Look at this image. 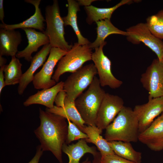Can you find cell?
<instances>
[{"instance_id":"2","label":"cell","mask_w":163,"mask_h":163,"mask_svg":"<svg viewBox=\"0 0 163 163\" xmlns=\"http://www.w3.org/2000/svg\"><path fill=\"white\" fill-rule=\"evenodd\" d=\"M104 139L113 141L136 142L139 134L137 116L130 107L124 106L105 129Z\"/></svg>"},{"instance_id":"16","label":"cell","mask_w":163,"mask_h":163,"mask_svg":"<svg viewBox=\"0 0 163 163\" xmlns=\"http://www.w3.org/2000/svg\"><path fill=\"white\" fill-rule=\"evenodd\" d=\"M41 0H25V2L31 4L35 8L34 14L29 18L22 22L13 24H8L5 23L0 24V28L8 30H15L17 29L32 28L39 30L44 33V24L45 20L43 16L39 5Z\"/></svg>"},{"instance_id":"31","label":"cell","mask_w":163,"mask_h":163,"mask_svg":"<svg viewBox=\"0 0 163 163\" xmlns=\"http://www.w3.org/2000/svg\"><path fill=\"white\" fill-rule=\"evenodd\" d=\"M43 152L40 145H38L37 147L36 152L35 155L28 163H39Z\"/></svg>"},{"instance_id":"23","label":"cell","mask_w":163,"mask_h":163,"mask_svg":"<svg viewBox=\"0 0 163 163\" xmlns=\"http://www.w3.org/2000/svg\"><path fill=\"white\" fill-rule=\"evenodd\" d=\"M83 132L88 136V138L85 139L86 141L95 145L101 156L115 154L108 141L101 135L102 133L96 126H85Z\"/></svg>"},{"instance_id":"5","label":"cell","mask_w":163,"mask_h":163,"mask_svg":"<svg viewBox=\"0 0 163 163\" xmlns=\"http://www.w3.org/2000/svg\"><path fill=\"white\" fill-rule=\"evenodd\" d=\"M93 52L89 45H81L75 43L58 62L57 67L52 76V79L56 82L64 73H73L83 66L86 62L91 60Z\"/></svg>"},{"instance_id":"33","label":"cell","mask_w":163,"mask_h":163,"mask_svg":"<svg viewBox=\"0 0 163 163\" xmlns=\"http://www.w3.org/2000/svg\"><path fill=\"white\" fill-rule=\"evenodd\" d=\"M4 17L3 0H0V20L2 22V23H5L4 21Z\"/></svg>"},{"instance_id":"1","label":"cell","mask_w":163,"mask_h":163,"mask_svg":"<svg viewBox=\"0 0 163 163\" xmlns=\"http://www.w3.org/2000/svg\"><path fill=\"white\" fill-rule=\"evenodd\" d=\"M40 124L34 133L44 151H50L60 163H62V148L68 134L67 119L39 108Z\"/></svg>"},{"instance_id":"36","label":"cell","mask_w":163,"mask_h":163,"mask_svg":"<svg viewBox=\"0 0 163 163\" xmlns=\"http://www.w3.org/2000/svg\"><path fill=\"white\" fill-rule=\"evenodd\" d=\"M6 62V59L2 57V56L0 55V67H1L5 66Z\"/></svg>"},{"instance_id":"3","label":"cell","mask_w":163,"mask_h":163,"mask_svg":"<svg viewBox=\"0 0 163 163\" xmlns=\"http://www.w3.org/2000/svg\"><path fill=\"white\" fill-rule=\"evenodd\" d=\"M96 76L88 89L75 100V106L82 118L88 125L96 126L97 113L106 93Z\"/></svg>"},{"instance_id":"9","label":"cell","mask_w":163,"mask_h":163,"mask_svg":"<svg viewBox=\"0 0 163 163\" xmlns=\"http://www.w3.org/2000/svg\"><path fill=\"white\" fill-rule=\"evenodd\" d=\"M106 43L105 41L95 49L92 54L91 60L97 69L101 86H108L115 89L120 87L123 82L117 78L112 72L111 61L103 51V47Z\"/></svg>"},{"instance_id":"7","label":"cell","mask_w":163,"mask_h":163,"mask_svg":"<svg viewBox=\"0 0 163 163\" xmlns=\"http://www.w3.org/2000/svg\"><path fill=\"white\" fill-rule=\"evenodd\" d=\"M127 40L137 44L143 43L155 53L157 58L163 61V41L150 31L146 23H141L126 29Z\"/></svg>"},{"instance_id":"30","label":"cell","mask_w":163,"mask_h":163,"mask_svg":"<svg viewBox=\"0 0 163 163\" xmlns=\"http://www.w3.org/2000/svg\"><path fill=\"white\" fill-rule=\"evenodd\" d=\"M66 97V92L63 90L60 91L56 95L55 100L56 106L58 107H63Z\"/></svg>"},{"instance_id":"11","label":"cell","mask_w":163,"mask_h":163,"mask_svg":"<svg viewBox=\"0 0 163 163\" xmlns=\"http://www.w3.org/2000/svg\"><path fill=\"white\" fill-rule=\"evenodd\" d=\"M67 52L59 48L52 47L47 60L42 68L34 75L32 82L35 89L48 88L56 84V82L52 79L54 68L57 62Z\"/></svg>"},{"instance_id":"17","label":"cell","mask_w":163,"mask_h":163,"mask_svg":"<svg viewBox=\"0 0 163 163\" xmlns=\"http://www.w3.org/2000/svg\"><path fill=\"white\" fill-rule=\"evenodd\" d=\"M64 82L61 81L53 87L43 89L30 96L23 103L25 107L34 104H39L51 109L54 107L55 98L58 94L63 90Z\"/></svg>"},{"instance_id":"19","label":"cell","mask_w":163,"mask_h":163,"mask_svg":"<svg viewBox=\"0 0 163 163\" xmlns=\"http://www.w3.org/2000/svg\"><path fill=\"white\" fill-rule=\"evenodd\" d=\"M46 111L55 114L68 119L75 124L83 132L85 124L82 118L75 105V102L70 101L66 97L63 107L54 105L51 109L46 108Z\"/></svg>"},{"instance_id":"20","label":"cell","mask_w":163,"mask_h":163,"mask_svg":"<svg viewBox=\"0 0 163 163\" xmlns=\"http://www.w3.org/2000/svg\"><path fill=\"white\" fill-rule=\"evenodd\" d=\"M62 150L68 156V163H80L81 158L85 154L89 153L94 156L97 152L95 147L88 146L84 139H79L75 144L69 145L64 143Z\"/></svg>"},{"instance_id":"26","label":"cell","mask_w":163,"mask_h":163,"mask_svg":"<svg viewBox=\"0 0 163 163\" xmlns=\"http://www.w3.org/2000/svg\"><path fill=\"white\" fill-rule=\"evenodd\" d=\"M22 64L16 56L11 57L9 63L4 67V72L6 85L19 84L23 74Z\"/></svg>"},{"instance_id":"18","label":"cell","mask_w":163,"mask_h":163,"mask_svg":"<svg viewBox=\"0 0 163 163\" xmlns=\"http://www.w3.org/2000/svg\"><path fill=\"white\" fill-rule=\"evenodd\" d=\"M21 41V35L19 31L0 28V55L15 56Z\"/></svg>"},{"instance_id":"25","label":"cell","mask_w":163,"mask_h":163,"mask_svg":"<svg viewBox=\"0 0 163 163\" xmlns=\"http://www.w3.org/2000/svg\"><path fill=\"white\" fill-rule=\"evenodd\" d=\"M108 142L116 155L136 163H141L142 153L136 151L130 142L117 141Z\"/></svg>"},{"instance_id":"24","label":"cell","mask_w":163,"mask_h":163,"mask_svg":"<svg viewBox=\"0 0 163 163\" xmlns=\"http://www.w3.org/2000/svg\"><path fill=\"white\" fill-rule=\"evenodd\" d=\"M97 37L95 40L89 45V47L92 49L98 47L105 42V39L108 36L113 34H119L126 36V31L121 30L116 27L111 23L110 20L105 19L96 22Z\"/></svg>"},{"instance_id":"10","label":"cell","mask_w":163,"mask_h":163,"mask_svg":"<svg viewBox=\"0 0 163 163\" xmlns=\"http://www.w3.org/2000/svg\"><path fill=\"white\" fill-rule=\"evenodd\" d=\"M123 99L117 95L106 93L98 110L96 126L102 133L124 107Z\"/></svg>"},{"instance_id":"32","label":"cell","mask_w":163,"mask_h":163,"mask_svg":"<svg viewBox=\"0 0 163 163\" xmlns=\"http://www.w3.org/2000/svg\"><path fill=\"white\" fill-rule=\"evenodd\" d=\"M4 66L0 68V94H1L3 88L6 86L4 74Z\"/></svg>"},{"instance_id":"34","label":"cell","mask_w":163,"mask_h":163,"mask_svg":"<svg viewBox=\"0 0 163 163\" xmlns=\"http://www.w3.org/2000/svg\"><path fill=\"white\" fill-rule=\"evenodd\" d=\"M96 0H79L77 1L80 5L84 6L85 7L89 6L93 2Z\"/></svg>"},{"instance_id":"21","label":"cell","mask_w":163,"mask_h":163,"mask_svg":"<svg viewBox=\"0 0 163 163\" xmlns=\"http://www.w3.org/2000/svg\"><path fill=\"white\" fill-rule=\"evenodd\" d=\"M132 2L131 0H122L115 6L107 8H97L92 5L85 7L87 15L86 22L91 24L105 19L110 20L112 14L116 10L123 5L131 4Z\"/></svg>"},{"instance_id":"8","label":"cell","mask_w":163,"mask_h":163,"mask_svg":"<svg viewBox=\"0 0 163 163\" xmlns=\"http://www.w3.org/2000/svg\"><path fill=\"white\" fill-rule=\"evenodd\" d=\"M140 81L148 92V100L163 96V61L154 59L142 74Z\"/></svg>"},{"instance_id":"15","label":"cell","mask_w":163,"mask_h":163,"mask_svg":"<svg viewBox=\"0 0 163 163\" xmlns=\"http://www.w3.org/2000/svg\"><path fill=\"white\" fill-rule=\"evenodd\" d=\"M25 32L28 40V45L22 50L18 51L15 56L18 58H24L28 62H31L32 54L37 51L42 46L50 43L48 36L44 33L38 32L32 28L22 29Z\"/></svg>"},{"instance_id":"22","label":"cell","mask_w":163,"mask_h":163,"mask_svg":"<svg viewBox=\"0 0 163 163\" xmlns=\"http://www.w3.org/2000/svg\"><path fill=\"white\" fill-rule=\"evenodd\" d=\"M68 12L67 15L62 18L64 26L70 25L74 31L78 39V44L81 45H89L91 42L82 34L77 22V13L80 11V5L74 0H68Z\"/></svg>"},{"instance_id":"6","label":"cell","mask_w":163,"mask_h":163,"mask_svg":"<svg viewBox=\"0 0 163 163\" xmlns=\"http://www.w3.org/2000/svg\"><path fill=\"white\" fill-rule=\"evenodd\" d=\"M97 74V69L93 63L82 66L72 73L64 82L63 90L67 97L71 101L76 99L89 87Z\"/></svg>"},{"instance_id":"35","label":"cell","mask_w":163,"mask_h":163,"mask_svg":"<svg viewBox=\"0 0 163 163\" xmlns=\"http://www.w3.org/2000/svg\"><path fill=\"white\" fill-rule=\"evenodd\" d=\"M93 156L92 163H103L101 161V155L100 152H97Z\"/></svg>"},{"instance_id":"13","label":"cell","mask_w":163,"mask_h":163,"mask_svg":"<svg viewBox=\"0 0 163 163\" xmlns=\"http://www.w3.org/2000/svg\"><path fill=\"white\" fill-rule=\"evenodd\" d=\"M139 141L152 150L159 151L163 149V112L139 134Z\"/></svg>"},{"instance_id":"27","label":"cell","mask_w":163,"mask_h":163,"mask_svg":"<svg viewBox=\"0 0 163 163\" xmlns=\"http://www.w3.org/2000/svg\"><path fill=\"white\" fill-rule=\"evenodd\" d=\"M146 23L154 35L160 39H163V9L149 17Z\"/></svg>"},{"instance_id":"28","label":"cell","mask_w":163,"mask_h":163,"mask_svg":"<svg viewBox=\"0 0 163 163\" xmlns=\"http://www.w3.org/2000/svg\"><path fill=\"white\" fill-rule=\"evenodd\" d=\"M68 123V134L65 143L69 144L72 142L88 138V136L80 130L76 126L69 120H67Z\"/></svg>"},{"instance_id":"37","label":"cell","mask_w":163,"mask_h":163,"mask_svg":"<svg viewBox=\"0 0 163 163\" xmlns=\"http://www.w3.org/2000/svg\"><path fill=\"white\" fill-rule=\"evenodd\" d=\"M92 163V162H91L88 159V158H87L86 160H85V161H83L82 163Z\"/></svg>"},{"instance_id":"29","label":"cell","mask_w":163,"mask_h":163,"mask_svg":"<svg viewBox=\"0 0 163 163\" xmlns=\"http://www.w3.org/2000/svg\"><path fill=\"white\" fill-rule=\"evenodd\" d=\"M101 160L103 163H136L122 158L115 154L101 156Z\"/></svg>"},{"instance_id":"4","label":"cell","mask_w":163,"mask_h":163,"mask_svg":"<svg viewBox=\"0 0 163 163\" xmlns=\"http://www.w3.org/2000/svg\"><path fill=\"white\" fill-rule=\"evenodd\" d=\"M45 17L46 27L44 33L48 37L52 47L69 51L73 45L69 44L65 39L64 25L57 0H53L52 5L46 7Z\"/></svg>"},{"instance_id":"14","label":"cell","mask_w":163,"mask_h":163,"mask_svg":"<svg viewBox=\"0 0 163 163\" xmlns=\"http://www.w3.org/2000/svg\"><path fill=\"white\" fill-rule=\"evenodd\" d=\"M52 47L50 43L47 44L44 46L33 57L29 67L23 74L19 84L18 88V92L19 94H22L27 86L32 82L35 72L43 65Z\"/></svg>"},{"instance_id":"12","label":"cell","mask_w":163,"mask_h":163,"mask_svg":"<svg viewBox=\"0 0 163 163\" xmlns=\"http://www.w3.org/2000/svg\"><path fill=\"white\" fill-rule=\"evenodd\" d=\"M133 110L138 118L140 134L163 112V96L149 99L145 104L135 106Z\"/></svg>"}]
</instances>
